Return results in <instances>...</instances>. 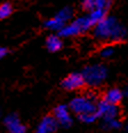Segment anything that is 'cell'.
I'll return each mask as SVG.
<instances>
[{"label":"cell","mask_w":128,"mask_h":133,"mask_svg":"<svg viewBox=\"0 0 128 133\" xmlns=\"http://www.w3.org/2000/svg\"><path fill=\"white\" fill-rule=\"evenodd\" d=\"M94 35L97 39L109 41H121L126 39L127 30L115 16H106L94 26Z\"/></svg>","instance_id":"obj_1"},{"label":"cell","mask_w":128,"mask_h":133,"mask_svg":"<svg viewBox=\"0 0 128 133\" xmlns=\"http://www.w3.org/2000/svg\"><path fill=\"white\" fill-rule=\"evenodd\" d=\"M85 84L89 86H99L108 77V69L102 64H93L86 66L81 74Z\"/></svg>","instance_id":"obj_2"},{"label":"cell","mask_w":128,"mask_h":133,"mask_svg":"<svg viewBox=\"0 0 128 133\" xmlns=\"http://www.w3.org/2000/svg\"><path fill=\"white\" fill-rule=\"evenodd\" d=\"M69 109L72 110L74 114L85 115V114H95L96 112V103L90 100H88L86 96H76L71 100L69 104Z\"/></svg>","instance_id":"obj_3"},{"label":"cell","mask_w":128,"mask_h":133,"mask_svg":"<svg viewBox=\"0 0 128 133\" xmlns=\"http://www.w3.org/2000/svg\"><path fill=\"white\" fill-rule=\"evenodd\" d=\"M119 108L118 106H112L109 104L108 102H105L104 100L98 101V103L96 104V114L97 116L102 117L104 121H110V119H116L119 115Z\"/></svg>","instance_id":"obj_4"},{"label":"cell","mask_w":128,"mask_h":133,"mask_svg":"<svg viewBox=\"0 0 128 133\" xmlns=\"http://www.w3.org/2000/svg\"><path fill=\"white\" fill-rule=\"evenodd\" d=\"M69 107L65 104H58L54 109V118L56 119L57 124L63 127H70L73 123L71 114L69 111Z\"/></svg>","instance_id":"obj_5"},{"label":"cell","mask_w":128,"mask_h":133,"mask_svg":"<svg viewBox=\"0 0 128 133\" xmlns=\"http://www.w3.org/2000/svg\"><path fill=\"white\" fill-rule=\"evenodd\" d=\"M5 125L9 133H25L26 132V126L22 124L19 121V117L16 114H10L5 118Z\"/></svg>","instance_id":"obj_6"},{"label":"cell","mask_w":128,"mask_h":133,"mask_svg":"<svg viewBox=\"0 0 128 133\" xmlns=\"http://www.w3.org/2000/svg\"><path fill=\"white\" fill-rule=\"evenodd\" d=\"M83 85H85V80H83L81 74H78V72L70 74L65 79H63V82H62L63 88H65V90H68V91L78 90V88L82 87Z\"/></svg>","instance_id":"obj_7"},{"label":"cell","mask_w":128,"mask_h":133,"mask_svg":"<svg viewBox=\"0 0 128 133\" xmlns=\"http://www.w3.org/2000/svg\"><path fill=\"white\" fill-rule=\"evenodd\" d=\"M58 129V124L54 116H45L39 123L35 133H54Z\"/></svg>","instance_id":"obj_8"},{"label":"cell","mask_w":128,"mask_h":133,"mask_svg":"<svg viewBox=\"0 0 128 133\" xmlns=\"http://www.w3.org/2000/svg\"><path fill=\"white\" fill-rule=\"evenodd\" d=\"M82 28L80 25L79 21L74 20L71 23H68L63 28L61 31H58V37H65V38H70V37H74L78 36L80 33H82Z\"/></svg>","instance_id":"obj_9"},{"label":"cell","mask_w":128,"mask_h":133,"mask_svg":"<svg viewBox=\"0 0 128 133\" xmlns=\"http://www.w3.org/2000/svg\"><path fill=\"white\" fill-rule=\"evenodd\" d=\"M124 98L122 95V91L119 90V88H110L104 95V101L108 102L109 104H112V106H118L120 103V101Z\"/></svg>","instance_id":"obj_10"},{"label":"cell","mask_w":128,"mask_h":133,"mask_svg":"<svg viewBox=\"0 0 128 133\" xmlns=\"http://www.w3.org/2000/svg\"><path fill=\"white\" fill-rule=\"evenodd\" d=\"M46 46H47V49L49 52H58L61 48L63 47V43L61 40V38L56 35H52L47 38L46 40Z\"/></svg>","instance_id":"obj_11"},{"label":"cell","mask_w":128,"mask_h":133,"mask_svg":"<svg viewBox=\"0 0 128 133\" xmlns=\"http://www.w3.org/2000/svg\"><path fill=\"white\" fill-rule=\"evenodd\" d=\"M106 12H108V10H105V9L97 8V9H95V10H93V12H90V13L87 14L88 18H89L90 23L93 24V26L97 25L99 22L103 21L105 17H106Z\"/></svg>","instance_id":"obj_12"},{"label":"cell","mask_w":128,"mask_h":133,"mask_svg":"<svg viewBox=\"0 0 128 133\" xmlns=\"http://www.w3.org/2000/svg\"><path fill=\"white\" fill-rule=\"evenodd\" d=\"M55 16L60 18V20L66 25V24H68V22L70 21L72 18V16H73V9H72L71 7H69V6L68 7H64Z\"/></svg>","instance_id":"obj_13"},{"label":"cell","mask_w":128,"mask_h":133,"mask_svg":"<svg viewBox=\"0 0 128 133\" xmlns=\"http://www.w3.org/2000/svg\"><path fill=\"white\" fill-rule=\"evenodd\" d=\"M13 13V6L9 2H4L0 5V20L8 17Z\"/></svg>","instance_id":"obj_14"},{"label":"cell","mask_w":128,"mask_h":133,"mask_svg":"<svg viewBox=\"0 0 128 133\" xmlns=\"http://www.w3.org/2000/svg\"><path fill=\"white\" fill-rule=\"evenodd\" d=\"M78 118H79L82 123L91 124V123H94V122H96L98 119V116H97L96 112L95 114H85V115H79Z\"/></svg>","instance_id":"obj_15"},{"label":"cell","mask_w":128,"mask_h":133,"mask_svg":"<svg viewBox=\"0 0 128 133\" xmlns=\"http://www.w3.org/2000/svg\"><path fill=\"white\" fill-rule=\"evenodd\" d=\"M121 127V123L118 119H110L104 121V129L105 130H118Z\"/></svg>","instance_id":"obj_16"},{"label":"cell","mask_w":128,"mask_h":133,"mask_svg":"<svg viewBox=\"0 0 128 133\" xmlns=\"http://www.w3.org/2000/svg\"><path fill=\"white\" fill-rule=\"evenodd\" d=\"M81 7L82 9H85L88 13L93 12L96 9V0H86L81 4Z\"/></svg>","instance_id":"obj_17"},{"label":"cell","mask_w":128,"mask_h":133,"mask_svg":"<svg viewBox=\"0 0 128 133\" xmlns=\"http://www.w3.org/2000/svg\"><path fill=\"white\" fill-rule=\"evenodd\" d=\"M115 53V48L112 46H108V47H104V48L101 51V56L102 57H111Z\"/></svg>","instance_id":"obj_18"},{"label":"cell","mask_w":128,"mask_h":133,"mask_svg":"<svg viewBox=\"0 0 128 133\" xmlns=\"http://www.w3.org/2000/svg\"><path fill=\"white\" fill-rule=\"evenodd\" d=\"M8 53V49L5 48V47H0V59H2L4 56H6Z\"/></svg>","instance_id":"obj_19"},{"label":"cell","mask_w":128,"mask_h":133,"mask_svg":"<svg viewBox=\"0 0 128 133\" xmlns=\"http://www.w3.org/2000/svg\"><path fill=\"white\" fill-rule=\"evenodd\" d=\"M122 95L126 96V98H128V86H127L126 88H125L124 91H122Z\"/></svg>","instance_id":"obj_20"},{"label":"cell","mask_w":128,"mask_h":133,"mask_svg":"<svg viewBox=\"0 0 128 133\" xmlns=\"http://www.w3.org/2000/svg\"><path fill=\"white\" fill-rule=\"evenodd\" d=\"M127 131H128V124H127Z\"/></svg>","instance_id":"obj_21"}]
</instances>
